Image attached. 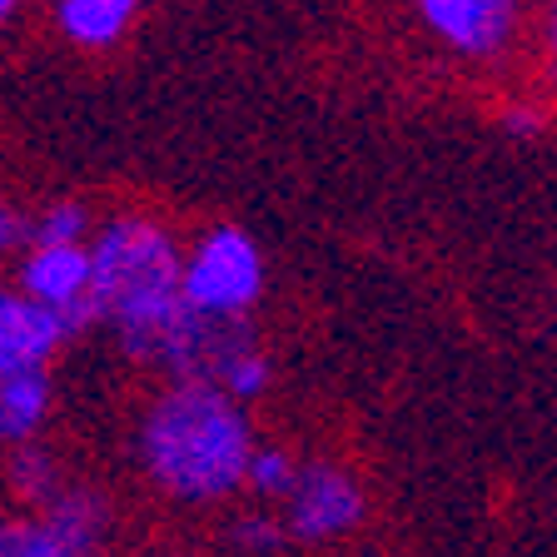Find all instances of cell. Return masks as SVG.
Here are the masks:
<instances>
[{
  "mask_svg": "<svg viewBox=\"0 0 557 557\" xmlns=\"http://www.w3.org/2000/svg\"><path fill=\"white\" fill-rule=\"evenodd\" d=\"M284 533L299 543H329L363 522V487L334 463H299L284 493Z\"/></svg>",
  "mask_w": 557,
  "mask_h": 557,
  "instance_id": "cell-4",
  "label": "cell"
},
{
  "mask_svg": "<svg viewBox=\"0 0 557 557\" xmlns=\"http://www.w3.org/2000/svg\"><path fill=\"white\" fill-rule=\"evenodd\" d=\"M21 244H30V224H25L11 205H0V255H11Z\"/></svg>",
  "mask_w": 557,
  "mask_h": 557,
  "instance_id": "cell-15",
  "label": "cell"
},
{
  "mask_svg": "<svg viewBox=\"0 0 557 557\" xmlns=\"http://www.w3.org/2000/svg\"><path fill=\"white\" fill-rule=\"evenodd\" d=\"M255 429L214 383H170L139 423V458L160 493L180 503H220L244 487Z\"/></svg>",
  "mask_w": 557,
  "mask_h": 557,
  "instance_id": "cell-1",
  "label": "cell"
},
{
  "mask_svg": "<svg viewBox=\"0 0 557 557\" xmlns=\"http://www.w3.org/2000/svg\"><path fill=\"white\" fill-rule=\"evenodd\" d=\"M110 508L90 487H60L40 518L0 522V557H100Z\"/></svg>",
  "mask_w": 557,
  "mask_h": 557,
  "instance_id": "cell-3",
  "label": "cell"
},
{
  "mask_svg": "<svg viewBox=\"0 0 557 557\" xmlns=\"http://www.w3.org/2000/svg\"><path fill=\"white\" fill-rule=\"evenodd\" d=\"M553 46H557V15H553Z\"/></svg>",
  "mask_w": 557,
  "mask_h": 557,
  "instance_id": "cell-17",
  "label": "cell"
},
{
  "mask_svg": "<svg viewBox=\"0 0 557 557\" xmlns=\"http://www.w3.org/2000/svg\"><path fill=\"white\" fill-rule=\"evenodd\" d=\"M50 404H55V383L46 363L0 359V443L5 448H21L46 429Z\"/></svg>",
  "mask_w": 557,
  "mask_h": 557,
  "instance_id": "cell-7",
  "label": "cell"
},
{
  "mask_svg": "<svg viewBox=\"0 0 557 557\" xmlns=\"http://www.w3.org/2000/svg\"><path fill=\"white\" fill-rule=\"evenodd\" d=\"M60 344H65V329L55 313L30 304L21 289H0V359L46 363Z\"/></svg>",
  "mask_w": 557,
  "mask_h": 557,
  "instance_id": "cell-8",
  "label": "cell"
},
{
  "mask_svg": "<svg viewBox=\"0 0 557 557\" xmlns=\"http://www.w3.org/2000/svg\"><path fill=\"white\" fill-rule=\"evenodd\" d=\"M284 522L269 518V512H255V518H239L234 522V547H244L249 557H274L284 547Z\"/></svg>",
  "mask_w": 557,
  "mask_h": 557,
  "instance_id": "cell-14",
  "label": "cell"
},
{
  "mask_svg": "<svg viewBox=\"0 0 557 557\" xmlns=\"http://www.w3.org/2000/svg\"><path fill=\"white\" fill-rule=\"evenodd\" d=\"M15 5H21V0H0V25H5V21L15 15Z\"/></svg>",
  "mask_w": 557,
  "mask_h": 557,
  "instance_id": "cell-16",
  "label": "cell"
},
{
  "mask_svg": "<svg viewBox=\"0 0 557 557\" xmlns=\"http://www.w3.org/2000/svg\"><path fill=\"white\" fill-rule=\"evenodd\" d=\"M413 5L463 55H498L518 25V0H413Z\"/></svg>",
  "mask_w": 557,
  "mask_h": 557,
  "instance_id": "cell-6",
  "label": "cell"
},
{
  "mask_svg": "<svg viewBox=\"0 0 557 557\" xmlns=\"http://www.w3.org/2000/svg\"><path fill=\"white\" fill-rule=\"evenodd\" d=\"M11 483L21 487L25 498L35 503V508H46L50 498H55L60 487V468H55V458H50L46 448H35V443H21L15 448V458H11Z\"/></svg>",
  "mask_w": 557,
  "mask_h": 557,
  "instance_id": "cell-10",
  "label": "cell"
},
{
  "mask_svg": "<svg viewBox=\"0 0 557 557\" xmlns=\"http://www.w3.org/2000/svg\"><path fill=\"white\" fill-rule=\"evenodd\" d=\"M139 0H55L60 30L81 50H104L135 25Z\"/></svg>",
  "mask_w": 557,
  "mask_h": 557,
  "instance_id": "cell-9",
  "label": "cell"
},
{
  "mask_svg": "<svg viewBox=\"0 0 557 557\" xmlns=\"http://www.w3.org/2000/svg\"><path fill=\"white\" fill-rule=\"evenodd\" d=\"M15 289L30 304H40L46 313H55L65 338L81 334L85 324H95L85 244H30L21 259V274H15Z\"/></svg>",
  "mask_w": 557,
  "mask_h": 557,
  "instance_id": "cell-5",
  "label": "cell"
},
{
  "mask_svg": "<svg viewBox=\"0 0 557 557\" xmlns=\"http://www.w3.org/2000/svg\"><path fill=\"white\" fill-rule=\"evenodd\" d=\"M90 234V209L81 199H60L30 224V244H85Z\"/></svg>",
  "mask_w": 557,
  "mask_h": 557,
  "instance_id": "cell-11",
  "label": "cell"
},
{
  "mask_svg": "<svg viewBox=\"0 0 557 557\" xmlns=\"http://www.w3.org/2000/svg\"><path fill=\"white\" fill-rule=\"evenodd\" d=\"M294 473H299V463H294L284 448H255L249 453V473H244V483L255 487L259 498H284L294 487Z\"/></svg>",
  "mask_w": 557,
  "mask_h": 557,
  "instance_id": "cell-13",
  "label": "cell"
},
{
  "mask_svg": "<svg viewBox=\"0 0 557 557\" xmlns=\"http://www.w3.org/2000/svg\"><path fill=\"white\" fill-rule=\"evenodd\" d=\"M220 394H230L234 404H244V398H259L269 388V359L259 354L255 344L249 348H239L230 363H224V373H220V383H214Z\"/></svg>",
  "mask_w": 557,
  "mask_h": 557,
  "instance_id": "cell-12",
  "label": "cell"
},
{
  "mask_svg": "<svg viewBox=\"0 0 557 557\" xmlns=\"http://www.w3.org/2000/svg\"><path fill=\"white\" fill-rule=\"evenodd\" d=\"M180 294L205 319H239L264 294V255L244 230H205L180 259Z\"/></svg>",
  "mask_w": 557,
  "mask_h": 557,
  "instance_id": "cell-2",
  "label": "cell"
}]
</instances>
